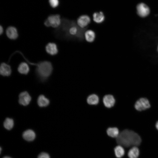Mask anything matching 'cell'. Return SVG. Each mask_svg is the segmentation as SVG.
<instances>
[{"label": "cell", "instance_id": "6da1fadb", "mask_svg": "<svg viewBox=\"0 0 158 158\" xmlns=\"http://www.w3.org/2000/svg\"><path fill=\"white\" fill-rule=\"evenodd\" d=\"M87 29L80 28L74 20L63 18L60 25L54 30L53 33L58 39L82 41Z\"/></svg>", "mask_w": 158, "mask_h": 158}, {"label": "cell", "instance_id": "7a4b0ae2", "mask_svg": "<svg viewBox=\"0 0 158 158\" xmlns=\"http://www.w3.org/2000/svg\"><path fill=\"white\" fill-rule=\"evenodd\" d=\"M117 143L126 147L139 145L141 142L140 136L133 131L128 129L122 131L116 138Z\"/></svg>", "mask_w": 158, "mask_h": 158}, {"label": "cell", "instance_id": "3957f363", "mask_svg": "<svg viewBox=\"0 0 158 158\" xmlns=\"http://www.w3.org/2000/svg\"><path fill=\"white\" fill-rule=\"evenodd\" d=\"M23 58L28 63L36 66V73L37 76L42 80L47 79L51 74L53 68L52 64L50 61H44L37 63H34L30 62L24 56Z\"/></svg>", "mask_w": 158, "mask_h": 158}, {"label": "cell", "instance_id": "277c9868", "mask_svg": "<svg viewBox=\"0 0 158 158\" xmlns=\"http://www.w3.org/2000/svg\"><path fill=\"white\" fill-rule=\"evenodd\" d=\"M62 22L60 15H51L49 16L44 22V25L47 27H51L55 29L58 28Z\"/></svg>", "mask_w": 158, "mask_h": 158}, {"label": "cell", "instance_id": "5b68a950", "mask_svg": "<svg viewBox=\"0 0 158 158\" xmlns=\"http://www.w3.org/2000/svg\"><path fill=\"white\" fill-rule=\"evenodd\" d=\"M150 104L148 100L146 98H142L138 99L135 102V107L139 111H142L149 108Z\"/></svg>", "mask_w": 158, "mask_h": 158}, {"label": "cell", "instance_id": "8992f818", "mask_svg": "<svg viewBox=\"0 0 158 158\" xmlns=\"http://www.w3.org/2000/svg\"><path fill=\"white\" fill-rule=\"evenodd\" d=\"M137 13L138 15L142 18L147 16L150 13V9L145 4L141 3L138 4L136 6Z\"/></svg>", "mask_w": 158, "mask_h": 158}, {"label": "cell", "instance_id": "52a82bcc", "mask_svg": "<svg viewBox=\"0 0 158 158\" xmlns=\"http://www.w3.org/2000/svg\"><path fill=\"white\" fill-rule=\"evenodd\" d=\"M91 22L90 17L87 15H82L77 19V24L82 29H87L88 25Z\"/></svg>", "mask_w": 158, "mask_h": 158}, {"label": "cell", "instance_id": "ba28073f", "mask_svg": "<svg viewBox=\"0 0 158 158\" xmlns=\"http://www.w3.org/2000/svg\"><path fill=\"white\" fill-rule=\"evenodd\" d=\"M7 37L11 40H16L18 37V33L16 28L13 26H9L7 28L6 31Z\"/></svg>", "mask_w": 158, "mask_h": 158}, {"label": "cell", "instance_id": "9c48e42d", "mask_svg": "<svg viewBox=\"0 0 158 158\" xmlns=\"http://www.w3.org/2000/svg\"><path fill=\"white\" fill-rule=\"evenodd\" d=\"M45 49L47 53L51 56L55 55L58 53L57 46L54 42H50L48 43L45 47Z\"/></svg>", "mask_w": 158, "mask_h": 158}, {"label": "cell", "instance_id": "30bf717a", "mask_svg": "<svg viewBox=\"0 0 158 158\" xmlns=\"http://www.w3.org/2000/svg\"><path fill=\"white\" fill-rule=\"evenodd\" d=\"M31 98L28 93L24 91L21 92L19 96V102L21 105L27 106L30 103Z\"/></svg>", "mask_w": 158, "mask_h": 158}, {"label": "cell", "instance_id": "8fae6325", "mask_svg": "<svg viewBox=\"0 0 158 158\" xmlns=\"http://www.w3.org/2000/svg\"><path fill=\"white\" fill-rule=\"evenodd\" d=\"M12 72L11 66L5 62L1 63L0 67V73L1 75L4 76H8L11 74Z\"/></svg>", "mask_w": 158, "mask_h": 158}, {"label": "cell", "instance_id": "7c38bea8", "mask_svg": "<svg viewBox=\"0 0 158 158\" xmlns=\"http://www.w3.org/2000/svg\"><path fill=\"white\" fill-rule=\"evenodd\" d=\"M103 100L104 105L108 108H110L113 107L115 102L114 97L111 95H105L104 97Z\"/></svg>", "mask_w": 158, "mask_h": 158}, {"label": "cell", "instance_id": "4fadbf2b", "mask_svg": "<svg viewBox=\"0 0 158 158\" xmlns=\"http://www.w3.org/2000/svg\"><path fill=\"white\" fill-rule=\"evenodd\" d=\"M22 136L25 140L28 141H31L35 138L36 135L33 130L28 129L23 132Z\"/></svg>", "mask_w": 158, "mask_h": 158}, {"label": "cell", "instance_id": "5bb4252c", "mask_svg": "<svg viewBox=\"0 0 158 158\" xmlns=\"http://www.w3.org/2000/svg\"><path fill=\"white\" fill-rule=\"evenodd\" d=\"M30 68L28 64L25 62H22L19 65L18 68V72L22 74L27 75L30 71Z\"/></svg>", "mask_w": 158, "mask_h": 158}, {"label": "cell", "instance_id": "9a60e30c", "mask_svg": "<svg viewBox=\"0 0 158 158\" xmlns=\"http://www.w3.org/2000/svg\"><path fill=\"white\" fill-rule=\"evenodd\" d=\"M94 21L97 23L100 24L104 22L105 17L102 11L96 12L93 14Z\"/></svg>", "mask_w": 158, "mask_h": 158}, {"label": "cell", "instance_id": "2e32d148", "mask_svg": "<svg viewBox=\"0 0 158 158\" xmlns=\"http://www.w3.org/2000/svg\"><path fill=\"white\" fill-rule=\"evenodd\" d=\"M84 37L87 41L91 43L95 40L96 37V34L95 32L92 30H88L85 32Z\"/></svg>", "mask_w": 158, "mask_h": 158}, {"label": "cell", "instance_id": "e0dca14e", "mask_svg": "<svg viewBox=\"0 0 158 158\" xmlns=\"http://www.w3.org/2000/svg\"><path fill=\"white\" fill-rule=\"evenodd\" d=\"M37 103L38 105L41 107L47 106L49 103V100L44 95H41L37 99Z\"/></svg>", "mask_w": 158, "mask_h": 158}, {"label": "cell", "instance_id": "ac0fdd59", "mask_svg": "<svg viewBox=\"0 0 158 158\" xmlns=\"http://www.w3.org/2000/svg\"><path fill=\"white\" fill-rule=\"evenodd\" d=\"M87 103L91 105L97 104L99 102V98L96 94H92L90 95L87 98Z\"/></svg>", "mask_w": 158, "mask_h": 158}, {"label": "cell", "instance_id": "d6986e66", "mask_svg": "<svg viewBox=\"0 0 158 158\" xmlns=\"http://www.w3.org/2000/svg\"><path fill=\"white\" fill-rule=\"evenodd\" d=\"M139 154V150L136 147H133L128 151V153L129 158H138Z\"/></svg>", "mask_w": 158, "mask_h": 158}, {"label": "cell", "instance_id": "ffe728a7", "mask_svg": "<svg viewBox=\"0 0 158 158\" xmlns=\"http://www.w3.org/2000/svg\"><path fill=\"white\" fill-rule=\"evenodd\" d=\"M107 134L112 138H116L119 134L118 128L116 127H109L107 129Z\"/></svg>", "mask_w": 158, "mask_h": 158}, {"label": "cell", "instance_id": "44dd1931", "mask_svg": "<svg viewBox=\"0 0 158 158\" xmlns=\"http://www.w3.org/2000/svg\"><path fill=\"white\" fill-rule=\"evenodd\" d=\"M115 155L116 157L121 158L125 154V150L121 145L116 146L114 148Z\"/></svg>", "mask_w": 158, "mask_h": 158}, {"label": "cell", "instance_id": "7402d4cb", "mask_svg": "<svg viewBox=\"0 0 158 158\" xmlns=\"http://www.w3.org/2000/svg\"><path fill=\"white\" fill-rule=\"evenodd\" d=\"M14 124V121L12 119L7 118L4 123V126L6 129L10 130L13 128Z\"/></svg>", "mask_w": 158, "mask_h": 158}, {"label": "cell", "instance_id": "603a6c76", "mask_svg": "<svg viewBox=\"0 0 158 158\" xmlns=\"http://www.w3.org/2000/svg\"><path fill=\"white\" fill-rule=\"evenodd\" d=\"M50 6L53 8H55L58 6L59 5V0H49Z\"/></svg>", "mask_w": 158, "mask_h": 158}, {"label": "cell", "instance_id": "cb8c5ba5", "mask_svg": "<svg viewBox=\"0 0 158 158\" xmlns=\"http://www.w3.org/2000/svg\"><path fill=\"white\" fill-rule=\"evenodd\" d=\"M37 158H50L49 155L47 153L42 152L38 155Z\"/></svg>", "mask_w": 158, "mask_h": 158}, {"label": "cell", "instance_id": "d4e9b609", "mask_svg": "<svg viewBox=\"0 0 158 158\" xmlns=\"http://www.w3.org/2000/svg\"><path fill=\"white\" fill-rule=\"evenodd\" d=\"M4 32V28L1 25H0V35L2 34Z\"/></svg>", "mask_w": 158, "mask_h": 158}, {"label": "cell", "instance_id": "484cf974", "mask_svg": "<svg viewBox=\"0 0 158 158\" xmlns=\"http://www.w3.org/2000/svg\"><path fill=\"white\" fill-rule=\"evenodd\" d=\"M156 127L157 129L158 130V121L156 123Z\"/></svg>", "mask_w": 158, "mask_h": 158}, {"label": "cell", "instance_id": "4316f807", "mask_svg": "<svg viewBox=\"0 0 158 158\" xmlns=\"http://www.w3.org/2000/svg\"><path fill=\"white\" fill-rule=\"evenodd\" d=\"M3 158H11L9 156H6L4 157Z\"/></svg>", "mask_w": 158, "mask_h": 158}, {"label": "cell", "instance_id": "83f0119b", "mask_svg": "<svg viewBox=\"0 0 158 158\" xmlns=\"http://www.w3.org/2000/svg\"><path fill=\"white\" fill-rule=\"evenodd\" d=\"M157 50H158V47H157Z\"/></svg>", "mask_w": 158, "mask_h": 158}]
</instances>
